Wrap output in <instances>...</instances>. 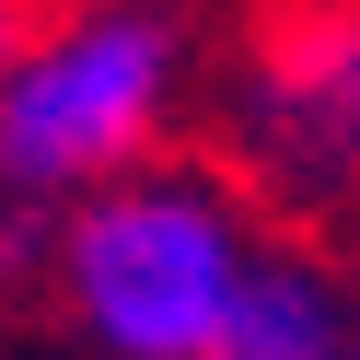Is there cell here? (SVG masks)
<instances>
[{"mask_svg": "<svg viewBox=\"0 0 360 360\" xmlns=\"http://www.w3.org/2000/svg\"><path fill=\"white\" fill-rule=\"evenodd\" d=\"M244 256L256 233L210 174H117L58 233V290L82 337L117 360H210Z\"/></svg>", "mask_w": 360, "mask_h": 360, "instance_id": "1", "label": "cell"}, {"mask_svg": "<svg viewBox=\"0 0 360 360\" xmlns=\"http://www.w3.org/2000/svg\"><path fill=\"white\" fill-rule=\"evenodd\" d=\"M174 105V35L151 12H70L0 70V174L24 198H94L151 151Z\"/></svg>", "mask_w": 360, "mask_h": 360, "instance_id": "2", "label": "cell"}, {"mask_svg": "<svg viewBox=\"0 0 360 360\" xmlns=\"http://www.w3.org/2000/svg\"><path fill=\"white\" fill-rule=\"evenodd\" d=\"M244 174L290 210H337L360 198V0H314L267 35L233 105Z\"/></svg>", "mask_w": 360, "mask_h": 360, "instance_id": "3", "label": "cell"}, {"mask_svg": "<svg viewBox=\"0 0 360 360\" xmlns=\"http://www.w3.org/2000/svg\"><path fill=\"white\" fill-rule=\"evenodd\" d=\"M210 360H349V290H337V267L256 244L233 302H221Z\"/></svg>", "mask_w": 360, "mask_h": 360, "instance_id": "4", "label": "cell"}, {"mask_svg": "<svg viewBox=\"0 0 360 360\" xmlns=\"http://www.w3.org/2000/svg\"><path fill=\"white\" fill-rule=\"evenodd\" d=\"M12 47H24V0H0V70H12Z\"/></svg>", "mask_w": 360, "mask_h": 360, "instance_id": "5", "label": "cell"}, {"mask_svg": "<svg viewBox=\"0 0 360 360\" xmlns=\"http://www.w3.org/2000/svg\"><path fill=\"white\" fill-rule=\"evenodd\" d=\"M302 12H314V0H302Z\"/></svg>", "mask_w": 360, "mask_h": 360, "instance_id": "6", "label": "cell"}]
</instances>
